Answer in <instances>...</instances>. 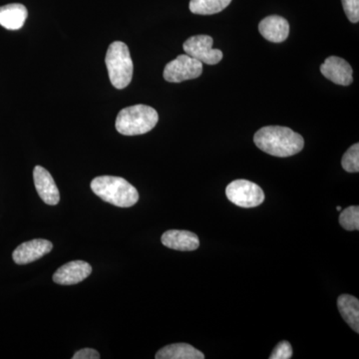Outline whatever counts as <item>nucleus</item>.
I'll use <instances>...</instances> for the list:
<instances>
[{"label": "nucleus", "instance_id": "1", "mask_svg": "<svg viewBox=\"0 0 359 359\" xmlns=\"http://www.w3.org/2000/svg\"><path fill=\"white\" fill-rule=\"evenodd\" d=\"M254 142L259 150L276 157H290L304 147L302 135L282 126H266L255 134Z\"/></svg>", "mask_w": 359, "mask_h": 359}, {"label": "nucleus", "instance_id": "2", "mask_svg": "<svg viewBox=\"0 0 359 359\" xmlns=\"http://www.w3.org/2000/svg\"><path fill=\"white\" fill-rule=\"evenodd\" d=\"M91 190L104 202L116 207H133L139 201V193L134 186L121 177L100 176L91 182Z\"/></svg>", "mask_w": 359, "mask_h": 359}, {"label": "nucleus", "instance_id": "3", "mask_svg": "<svg viewBox=\"0 0 359 359\" xmlns=\"http://www.w3.org/2000/svg\"><path fill=\"white\" fill-rule=\"evenodd\" d=\"M159 115L154 108L147 105L129 106L120 111L116 118V130L125 136L148 133L155 128Z\"/></svg>", "mask_w": 359, "mask_h": 359}, {"label": "nucleus", "instance_id": "4", "mask_svg": "<svg viewBox=\"0 0 359 359\" xmlns=\"http://www.w3.org/2000/svg\"><path fill=\"white\" fill-rule=\"evenodd\" d=\"M111 84L116 89H124L132 81L133 77V61L128 46L121 41L110 44L105 57Z\"/></svg>", "mask_w": 359, "mask_h": 359}, {"label": "nucleus", "instance_id": "5", "mask_svg": "<svg viewBox=\"0 0 359 359\" xmlns=\"http://www.w3.org/2000/svg\"><path fill=\"white\" fill-rule=\"evenodd\" d=\"M226 195L230 202L242 208H255L263 204L264 193L261 187L248 180H235L226 186Z\"/></svg>", "mask_w": 359, "mask_h": 359}, {"label": "nucleus", "instance_id": "6", "mask_svg": "<svg viewBox=\"0 0 359 359\" xmlns=\"http://www.w3.org/2000/svg\"><path fill=\"white\" fill-rule=\"evenodd\" d=\"M203 65L197 59L183 54L168 63L165 67L163 76L164 79L171 83H181L186 80L196 79L203 73Z\"/></svg>", "mask_w": 359, "mask_h": 359}, {"label": "nucleus", "instance_id": "7", "mask_svg": "<svg viewBox=\"0 0 359 359\" xmlns=\"http://www.w3.org/2000/svg\"><path fill=\"white\" fill-rule=\"evenodd\" d=\"M214 40L209 35H196L183 44L187 55L197 59L203 65H216L223 59V52L212 48Z\"/></svg>", "mask_w": 359, "mask_h": 359}, {"label": "nucleus", "instance_id": "8", "mask_svg": "<svg viewBox=\"0 0 359 359\" xmlns=\"http://www.w3.org/2000/svg\"><path fill=\"white\" fill-rule=\"evenodd\" d=\"M320 72L330 81L341 86H348L353 82V70L349 63L337 56L325 59L320 66Z\"/></svg>", "mask_w": 359, "mask_h": 359}, {"label": "nucleus", "instance_id": "9", "mask_svg": "<svg viewBox=\"0 0 359 359\" xmlns=\"http://www.w3.org/2000/svg\"><path fill=\"white\" fill-rule=\"evenodd\" d=\"M53 249V245L44 238H35L29 242L18 245L13 254L14 263L27 264L37 261L40 257L49 254Z\"/></svg>", "mask_w": 359, "mask_h": 359}, {"label": "nucleus", "instance_id": "10", "mask_svg": "<svg viewBox=\"0 0 359 359\" xmlns=\"http://www.w3.org/2000/svg\"><path fill=\"white\" fill-rule=\"evenodd\" d=\"M33 180L40 199L47 205H57L60 194L51 174L45 168L36 166L33 170Z\"/></svg>", "mask_w": 359, "mask_h": 359}, {"label": "nucleus", "instance_id": "11", "mask_svg": "<svg viewBox=\"0 0 359 359\" xmlns=\"http://www.w3.org/2000/svg\"><path fill=\"white\" fill-rule=\"evenodd\" d=\"M92 273V266L84 261H73L59 268L53 275V282L61 285H72L83 282Z\"/></svg>", "mask_w": 359, "mask_h": 359}, {"label": "nucleus", "instance_id": "12", "mask_svg": "<svg viewBox=\"0 0 359 359\" xmlns=\"http://www.w3.org/2000/svg\"><path fill=\"white\" fill-rule=\"evenodd\" d=\"M259 32L269 41L280 43L289 37L290 23L282 16H268L259 22Z\"/></svg>", "mask_w": 359, "mask_h": 359}, {"label": "nucleus", "instance_id": "13", "mask_svg": "<svg viewBox=\"0 0 359 359\" xmlns=\"http://www.w3.org/2000/svg\"><path fill=\"white\" fill-rule=\"evenodd\" d=\"M162 244L169 249L190 252L199 248L200 241L198 236L192 231L170 230L163 233Z\"/></svg>", "mask_w": 359, "mask_h": 359}, {"label": "nucleus", "instance_id": "14", "mask_svg": "<svg viewBox=\"0 0 359 359\" xmlns=\"http://www.w3.org/2000/svg\"><path fill=\"white\" fill-rule=\"evenodd\" d=\"M27 15V8L23 4H7L0 7V25L8 30L20 29Z\"/></svg>", "mask_w": 359, "mask_h": 359}, {"label": "nucleus", "instance_id": "15", "mask_svg": "<svg viewBox=\"0 0 359 359\" xmlns=\"http://www.w3.org/2000/svg\"><path fill=\"white\" fill-rule=\"evenodd\" d=\"M337 309L344 320L356 334L359 332V301L349 294L340 295L337 299Z\"/></svg>", "mask_w": 359, "mask_h": 359}, {"label": "nucleus", "instance_id": "16", "mask_svg": "<svg viewBox=\"0 0 359 359\" xmlns=\"http://www.w3.org/2000/svg\"><path fill=\"white\" fill-rule=\"evenodd\" d=\"M156 359H204V353L187 344H170L161 348Z\"/></svg>", "mask_w": 359, "mask_h": 359}, {"label": "nucleus", "instance_id": "17", "mask_svg": "<svg viewBox=\"0 0 359 359\" xmlns=\"http://www.w3.org/2000/svg\"><path fill=\"white\" fill-rule=\"evenodd\" d=\"M231 0H191L190 11L194 14L212 15L222 13L230 6Z\"/></svg>", "mask_w": 359, "mask_h": 359}, {"label": "nucleus", "instance_id": "18", "mask_svg": "<svg viewBox=\"0 0 359 359\" xmlns=\"http://www.w3.org/2000/svg\"><path fill=\"white\" fill-rule=\"evenodd\" d=\"M339 224L347 231L359 230V207L351 205L341 212L339 216Z\"/></svg>", "mask_w": 359, "mask_h": 359}, {"label": "nucleus", "instance_id": "19", "mask_svg": "<svg viewBox=\"0 0 359 359\" xmlns=\"http://www.w3.org/2000/svg\"><path fill=\"white\" fill-rule=\"evenodd\" d=\"M342 168L348 173H358L359 171V144L351 146L344 153L341 159Z\"/></svg>", "mask_w": 359, "mask_h": 359}, {"label": "nucleus", "instance_id": "20", "mask_svg": "<svg viewBox=\"0 0 359 359\" xmlns=\"http://www.w3.org/2000/svg\"><path fill=\"white\" fill-rule=\"evenodd\" d=\"M344 13L351 22L358 23L359 21V0H341Z\"/></svg>", "mask_w": 359, "mask_h": 359}, {"label": "nucleus", "instance_id": "21", "mask_svg": "<svg viewBox=\"0 0 359 359\" xmlns=\"http://www.w3.org/2000/svg\"><path fill=\"white\" fill-rule=\"evenodd\" d=\"M292 358V348L289 341H280L273 349L269 359H290Z\"/></svg>", "mask_w": 359, "mask_h": 359}, {"label": "nucleus", "instance_id": "22", "mask_svg": "<svg viewBox=\"0 0 359 359\" xmlns=\"http://www.w3.org/2000/svg\"><path fill=\"white\" fill-rule=\"evenodd\" d=\"M73 359H99L100 354L95 349L83 348L78 351L74 355L72 356Z\"/></svg>", "mask_w": 359, "mask_h": 359}, {"label": "nucleus", "instance_id": "23", "mask_svg": "<svg viewBox=\"0 0 359 359\" xmlns=\"http://www.w3.org/2000/svg\"><path fill=\"white\" fill-rule=\"evenodd\" d=\"M337 211L339 212V211H341L342 209H341V207H339H339H337Z\"/></svg>", "mask_w": 359, "mask_h": 359}]
</instances>
